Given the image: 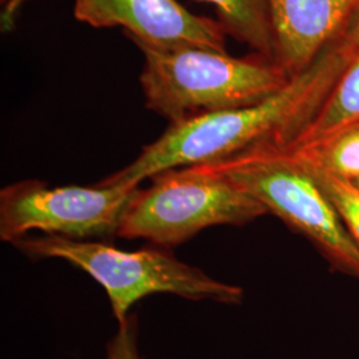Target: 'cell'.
Segmentation results:
<instances>
[{"label":"cell","instance_id":"1","mask_svg":"<svg viewBox=\"0 0 359 359\" xmlns=\"http://www.w3.org/2000/svg\"><path fill=\"white\" fill-rule=\"evenodd\" d=\"M351 53L353 43L344 29L308 69L292 77L283 90L259 103L169 124L157 140L142 148L133 163L102 182L140 187L144 180L168 169L215 163L262 144L285 148L320 112Z\"/></svg>","mask_w":359,"mask_h":359},{"label":"cell","instance_id":"2","mask_svg":"<svg viewBox=\"0 0 359 359\" xmlns=\"http://www.w3.org/2000/svg\"><path fill=\"white\" fill-rule=\"evenodd\" d=\"M136 46L144 56L140 84L145 105L169 124L259 103L292 79L273 60L257 53L233 57L228 52L198 47L157 50Z\"/></svg>","mask_w":359,"mask_h":359},{"label":"cell","instance_id":"3","mask_svg":"<svg viewBox=\"0 0 359 359\" xmlns=\"http://www.w3.org/2000/svg\"><path fill=\"white\" fill-rule=\"evenodd\" d=\"M13 245L31 258H57L86 271L105 290L118 323L128 318L129 310L137 301L149 295H177L222 305H241L244 299L241 287L219 283L205 271L180 261L168 248L128 252L95 240L48 234L26 236Z\"/></svg>","mask_w":359,"mask_h":359},{"label":"cell","instance_id":"4","mask_svg":"<svg viewBox=\"0 0 359 359\" xmlns=\"http://www.w3.org/2000/svg\"><path fill=\"white\" fill-rule=\"evenodd\" d=\"M205 165L304 236L334 269L359 280V245L321 188L285 148L262 144Z\"/></svg>","mask_w":359,"mask_h":359},{"label":"cell","instance_id":"5","mask_svg":"<svg viewBox=\"0 0 359 359\" xmlns=\"http://www.w3.org/2000/svg\"><path fill=\"white\" fill-rule=\"evenodd\" d=\"M151 180L130 198L117 237L170 249L210 226H243L268 215L256 198L205 164L168 169Z\"/></svg>","mask_w":359,"mask_h":359},{"label":"cell","instance_id":"6","mask_svg":"<svg viewBox=\"0 0 359 359\" xmlns=\"http://www.w3.org/2000/svg\"><path fill=\"white\" fill-rule=\"evenodd\" d=\"M140 187L99 182L93 187H50L25 180L0 192V240L13 244L38 231L72 240L111 238Z\"/></svg>","mask_w":359,"mask_h":359},{"label":"cell","instance_id":"7","mask_svg":"<svg viewBox=\"0 0 359 359\" xmlns=\"http://www.w3.org/2000/svg\"><path fill=\"white\" fill-rule=\"evenodd\" d=\"M74 13L93 28L121 27L135 44L226 52L221 23L189 13L176 0H75Z\"/></svg>","mask_w":359,"mask_h":359},{"label":"cell","instance_id":"8","mask_svg":"<svg viewBox=\"0 0 359 359\" xmlns=\"http://www.w3.org/2000/svg\"><path fill=\"white\" fill-rule=\"evenodd\" d=\"M359 0H270L274 63L289 77L308 69L346 28Z\"/></svg>","mask_w":359,"mask_h":359},{"label":"cell","instance_id":"9","mask_svg":"<svg viewBox=\"0 0 359 359\" xmlns=\"http://www.w3.org/2000/svg\"><path fill=\"white\" fill-rule=\"evenodd\" d=\"M346 31L353 43L350 62L320 112L286 147L318 140L359 120V8L350 19Z\"/></svg>","mask_w":359,"mask_h":359},{"label":"cell","instance_id":"10","mask_svg":"<svg viewBox=\"0 0 359 359\" xmlns=\"http://www.w3.org/2000/svg\"><path fill=\"white\" fill-rule=\"evenodd\" d=\"M216 7L218 22L226 34L255 53L274 59L270 0H201ZM274 62V60H273Z\"/></svg>","mask_w":359,"mask_h":359},{"label":"cell","instance_id":"11","mask_svg":"<svg viewBox=\"0 0 359 359\" xmlns=\"http://www.w3.org/2000/svg\"><path fill=\"white\" fill-rule=\"evenodd\" d=\"M285 149L304 163L354 181L359 176V120L318 140Z\"/></svg>","mask_w":359,"mask_h":359},{"label":"cell","instance_id":"12","mask_svg":"<svg viewBox=\"0 0 359 359\" xmlns=\"http://www.w3.org/2000/svg\"><path fill=\"white\" fill-rule=\"evenodd\" d=\"M290 154V152H289ZM293 156V154H292ZM294 157V156H293ZM295 158V157H294ZM316 181L329 198L347 231L359 245V187L351 180L341 177L323 168L316 167L295 158Z\"/></svg>","mask_w":359,"mask_h":359},{"label":"cell","instance_id":"13","mask_svg":"<svg viewBox=\"0 0 359 359\" xmlns=\"http://www.w3.org/2000/svg\"><path fill=\"white\" fill-rule=\"evenodd\" d=\"M139 320L129 314L126 321L118 323L115 335L107 345V359H142L139 353Z\"/></svg>","mask_w":359,"mask_h":359},{"label":"cell","instance_id":"14","mask_svg":"<svg viewBox=\"0 0 359 359\" xmlns=\"http://www.w3.org/2000/svg\"><path fill=\"white\" fill-rule=\"evenodd\" d=\"M25 0H6V13H4V19H11L13 13H16V10L20 7V4Z\"/></svg>","mask_w":359,"mask_h":359},{"label":"cell","instance_id":"15","mask_svg":"<svg viewBox=\"0 0 359 359\" xmlns=\"http://www.w3.org/2000/svg\"><path fill=\"white\" fill-rule=\"evenodd\" d=\"M354 182H355V184H357V185L359 187V176L357 177V179L354 180Z\"/></svg>","mask_w":359,"mask_h":359}]
</instances>
